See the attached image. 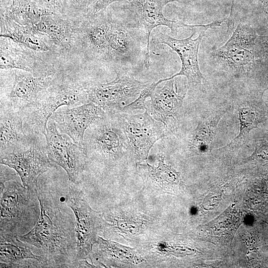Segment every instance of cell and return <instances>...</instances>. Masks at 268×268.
<instances>
[{"label":"cell","instance_id":"1","mask_svg":"<svg viewBox=\"0 0 268 268\" xmlns=\"http://www.w3.org/2000/svg\"><path fill=\"white\" fill-rule=\"evenodd\" d=\"M40 214L35 226L17 237L35 247L44 259V268H76L75 219L62 200V194L41 177L36 185Z\"/></svg>","mask_w":268,"mask_h":268},{"label":"cell","instance_id":"2","mask_svg":"<svg viewBox=\"0 0 268 268\" xmlns=\"http://www.w3.org/2000/svg\"><path fill=\"white\" fill-rule=\"evenodd\" d=\"M89 101L84 83L57 68L54 79L44 93L34 103L19 111L24 133L29 136L44 137L48 121L58 109L63 106L72 107Z\"/></svg>","mask_w":268,"mask_h":268},{"label":"cell","instance_id":"3","mask_svg":"<svg viewBox=\"0 0 268 268\" xmlns=\"http://www.w3.org/2000/svg\"><path fill=\"white\" fill-rule=\"evenodd\" d=\"M0 235L18 237L29 232L40 214L36 190L14 179L1 184Z\"/></svg>","mask_w":268,"mask_h":268},{"label":"cell","instance_id":"4","mask_svg":"<svg viewBox=\"0 0 268 268\" xmlns=\"http://www.w3.org/2000/svg\"><path fill=\"white\" fill-rule=\"evenodd\" d=\"M256 31L246 23H240L222 46L209 53L212 65L237 78L250 77L256 68Z\"/></svg>","mask_w":268,"mask_h":268},{"label":"cell","instance_id":"5","mask_svg":"<svg viewBox=\"0 0 268 268\" xmlns=\"http://www.w3.org/2000/svg\"><path fill=\"white\" fill-rule=\"evenodd\" d=\"M174 1L181 2L179 0H130L122 5L121 9L128 14L125 21L132 28L141 29L144 32L146 51L143 62L147 69L151 66L149 54L150 37L152 31L156 27L167 26L170 29L171 33L176 35L181 28H211L219 25L217 21L205 24L189 25L179 20L167 18L163 14L164 7L168 3Z\"/></svg>","mask_w":268,"mask_h":268},{"label":"cell","instance_id":"6","mask_svg":"<svg viewBox=\"0 0 268 268\" xmlns=\"http://www.w3.org/2000/svg\"><path fill=\"white\" fill-rule=\"evenodd\" d=\"M112 19L106 11L72 19V47L69 54L76 55L89 62L106 64Z\"/></svg>","mask_w":268,"mask_h":268},{"label":"cell","instance_id":"7","mask_svg":"<svg viewBox=\"0 0 268 268\" xmlns=\"http://www.w3.org/2000/svg\"><path fill=\"white\" fill-rule=\"evenodd\" d=\"M57 71L37 75L18 69H0V107L19 112L31 105L49 86Z\"/></svg>","mask_w":268,"mask_h":268},{"label":"cell","instance_id":"8","mask_svg":"<svg viewBox=\"0 0 268 268\" xmlns=\"http://www.w3.org/2000/svg\"><path fill=\"white\" fill-rule=\"evenodd\" d=\"M122 113V112H121ZM117 113V121L125 136L128 150L137 164L146 160L150 149L166 136L168 130L145 110L137 114Z\"/></svg>","mask_w":268,"mask_h":268},{"label":"cell","instance_id":"9","mask_svg":"<svg viewBox=\"0 0 268 268\" xmlns=\"http://www.w3.org/2000/svg\"><path fill=\"white\" fill-rule=\"evenodd\" d=\"M116 73L115 79L109 82L84 83L89 100L107 114L120 112L150 83L135 79L128 71L119 70Z\"/></svg>","mask_w":268,"mask_h":268},{"label":"cell","instance_id":"10","mask_svg":"<svg viewBox=\"0 0 268 268\" xmlns=\"http://www.w3.org/2000/svg\"><path fill=\"white\" fill-rule=\"evenodd\" d=\"M113 114H107L88 128L84 136L83 147L87 157L110 164L128 150L123 133Z\"/></svg>","mask_w":268,"mask_h":268},{"label":"cell","instance_id":"11","mask_svg":"<svg viewBox=\"0 0 268 268\" xmlns=\"http://www.w3.org/2000/svg\"><path fill=\"white\" fill-rule=\"evenodd\" d=\"M44 138L33 137L27 144L0 155V164L14 170L30 189H35L41 175L56 165L47 155Z\"/></svg>","mask_w":268,"mask_h":268},{"label":"cell","instance_id":"12","mask_svg":"<svg viewBox=\"0 0 268 268\" xmlns=\"http://www.w3.org/2000/svg\"><path fill=\"white\" fill-rule=\"evenodd\" d=\"M65 201L75 216L77 260L86 259L97 242L102 217L91 208L83 192L73 183L67 188Z\"/></svg>","mask_w":268,"mask_h":268},{"label":"cell","instance_id":"13","mask_svg":"<svg viewBox=\"0 0 268 268\" xmlns=\"http://www.w3.org/2000/svg\"><path fill=\"white\" fill-rule=\"evenodd\" d=\"M45 136L50 161L66 172L71 183L79 185L83 178L87 158L84 147L64 138L52 118L48 121Z\"/></svg>","mask_w":268,"mask_h":268},{"label":"cell","instance_id":"14","mask_svg":"<svg viewBox=\"0 0 268 268\" xmlns=\"http://www.w3.org/2000/svg\"><path fill=\"white\" fill-rule=\"evenodd\" d=\"M207 29L204 28L196 39H193L196 33L194 31L189 37L183 39H176L157 31L153 36V42L169 47L178 54L181 62L180 70L170 77L161 79V82L178 76H184L187 78L189 88L196 90L201 87L206 82L200 69L198 53L201 41Z\"/></svg>","mask_w":268,"mask_h":268},{"label":"cell","instance_id":"15","mask_svg":"<svg viewBox=\"0 0 268 268\" xmlns=\"http://www.w3.org/2000/svg\"><path fill=\"white\" fill-rule=\"evenodd\" d=\"M105 116L106 113L101 108L89 101L80 105L60 107L51 118L61 134L67 135L73 142L83 147L87 129Z\"/></svg>","mask_w":268,"mask_h":268},{"label":"cell","instance_id":"16","mask_svg":"<svg viewBox=\"0 0 268 268\" xmlns=\"http://www.w3.org/2000/svg\"><path fill=\"white\" fill-rule=\"evenodd\" d=\"M0 36L10 38L57 65L65 56L62 49L47 35L39 31L35 26L21 25L0 17Z\"/></svg>","mask_w":268,"mask_h":268},{"label":"cell","instance_id":"17","mask_svg":"<svg viewBox=\"0 0 268 268\" xmlns=\"http://www.w3.org/2000/svg\"><path fill=\"white\" fill-rule=\"evenodd\" d=\"M174 78L166 81L163 87L156 88L150 100L146 102L145 108L153 119L163 123L172 133L180 125L186 94L176 91Z\"/></svg>","mask_w":268,"mask_h":268},{"label":"cell","instance_id":"18","mask_svg":"<svg viewBox=\"0 0 268 268\" xmlns=\"http://www.w3.org/2000/svg\"><path fill=\"white\" fill-rule=\"evenodd\" d=\"M132 28L126 21L112 17L108 38L106 64L115 67L133 65L138 60L141 47L134 34Z\"/></svg>","mask_w":268,"mask_h":268},{"label":"cell","instance_id":"19","mask_svg":"<svg viewBox=\"0 0 268 268\" xmlns=\"http://www.w3.org/2000/svg\"><path fill=\"white\" fill-rule=\"evenodd\" d=\"M0 69H18L39 75L54 72L57 66L10 38L0 36Z\"/></svg>","mask_w":268,"mask_h":268},{"label":"cell","instance_id":"20","mask_svg":"<svg viewBox=\"0 0 268 268\" xmlns=\"http://www.w3.org/2000/svg\"><path fill=\"white\" fill-rule=\"evenodd\" d=\"M0 155L29 143L33 137L26 135L19 112L0 107Z\"/></svg>","mask_w":268,"mask_h":268},{"label":"cell","instance_id":"21","mask_svg":"<svg viewBox=\"0 0 268 268\" xmlns=\"http://www.w3.org/2000/svg\"><path fill=\"white\" fill-rule=\"evenodd\" d=\"M158 165L152 166L146 162L137 164V174L143 182L144 187L162 193L170 187L180 183L179 173L164 163V158L160 155Z\"/></svg>","mask_w":268,"mask_h":268},{"label":"cell","instance_id":"22","mask_svg":"<svg viewBox=\"0 0 268 268\" xmlns=\"http://www.w3.org/2000/svg\"><path fill=\"white\" fill-rule=\"evenodd\" d=\"M239 132L224 147H233L245 143L251 131L259 129V125L267 120V111L261 101L249 100L238 105Z\"/></svg>","mask_w":268,"mask_h":268},{"label":"cell","instance_id":"23","mask_svg":"<svg viewBox=\"0 0 268 268\" xmlns=\"http://www.w3.org/2000/svg\"><path fill=\"white\" fill-rule=\"evenodd\" d=\"M40 32L48 36L63 51L69 55L72 47L73 19L62 14L44 16L35 25Z\"/></svg>","mask_w":268,"mask_h":268},{"label":"cell","instance_id":"24","mask_svg":"<svg viewBox=\"0 0 268 268\" xmlns=\"http://www.w3.org/2000/svg\"><path fill=\"white\" fill-rule=\"evenodd\" d=\"M228 109L216 110L199 121L189 142L190 150L196 154L210 153L213 149L218 125Z\"/></svg>","mask_w":268,"mask_h":268},{"label":"cell","instance_id":"25","mask_svg":"<svg viewBox=\"0 0 268 268\" xmlns=\"http://www.w3.org/2000/svg\"><path fill=\"white\" fill-rule=\"evenodd\" d=\"M0 267L10 268L26 259L38 261L44 268L43 258L34 253L35 247L20 240L17 237L0 235Z\"/></svg>","mask_w":268,"mask_h":268},{"label":"cell","instance_id":"26","mask_svg":"<svg viewBox=\"0 0 268 268\" xmlns=\"http://www.w3.org/2000/svg\"><path fill=\"white\" fill-rule=\"evenodd\" d=\"M0 17L9 18L21 25L34 26L44 16L56 14L29 0H12L0 9Z\"/></svg>","mask_w":268,"mask_h":268},{"label":"cell","instance_id":"27","mask_svg":"<svg viewBox=\"0 0 268 268\" xmlns=\"http://www.w3.org/2000/svg\"><path fill=\"white\" fill-rule=\"evenodd\" d=\"M93 0H63L64 15L71 19L87 13Z\"/></svg>","mask_w":268,"mask_h":268},{"label":"cell","instance_id":"28","mask_svg":"<svg viewBox=\"0 0 268 268\" xmlns=\"http://www.w3.org/2000/svg\"><path fill=\"white\" fill-rule=\"evenodd\" d=\"M161 83L159 79L156 82L150 83L142 89L137 98L133 102L125 106L120 112L131 113L135 110L145 109L146 99L148 97H150L157 86Z\"/></svg>","mask_w":268,"mask_h":268},{"label":"cell","instance_id":"29","mask_svg":"<svg viewBox=\"0 0 268 268\" xmlns=\"http://www.w3.org/2000/svg\"><path fill=\"white\" fill-rule=\"evenodd\" d=\"M248 159L259 161H268V134L257 139L253 152Z\"/></svg>","mask_w":268,"mask_h":268},{"label":"cell","instance_id":"30","mask_svg":"<svg viewBox=\"0 0 268 268\" xmlns=\"http://www.w3.org/2000/svg\"><path fill=\"white\" fill-rule=\"evenodd\" d=\"M255 57L260 60L268 61V35L257 36L255 40Z\"/></svg>","mask_w":268,"mask_h":268},{"label":"cell","instance_id":"31","mask_svg":"<svg viewBox=\"0 0 268 268\" xmlns=\"http://www.w3.org/2000/svg\"><path fill=\"white\" fill-rule=\"evenodd\" d=\"M29 0L53 11L56 14L64 15V5L63 0Z\"/></svg>","mask_w":268,"mask_h":268},{"label":"cell","instance_id":"32","mask_svg":"<svg viewBox=\"0 0 268 268\" xmlns=\"http://www.w3.org/2000/svg\"><path fill=\"white\" fill-rule=\"evenodd\" d=\"M130 0H93L87 13L96 14L106 11L107 7L114 2H127Z\"/></svg>","mask_w":268,"mask_h":268},{"label":"cell","instance_id":"33","mask_svg":"<svg viewBox=\"0 0 268 268\" xmlns=\"http://www.w3.org/2000/svg\"><path fill=\"white\" fill-rule=\"evenodd\" d=\"M259 1L268 20V0H259Z\"/></svg>","mask_w":268,"mask_h":268},{"label":"cell","instance_id":"34","mask_svg":"<svg viewBox=\"0 0 268 268\" xmlns=\"http://www.w3.org/2000/svg\"><path fill=\"white\" fill-rule=\"evenodd\" d=\"M12 0H0V9H2L9 6Z\"/></svg>","mask_w":268,"mask_h":268},{"label":"cell","instance_id":"35","mask_svg":"<svg viewBox=\"0 0 268 268\" xmlns=\"http://www.w3.org/2000/svg\"><path fill=\"white\" fill-rule=\"evenodd\" d=\"M266 89H268V79L266 80Z\"/></svg>","mask_w":268,"mask_h":268},{"label":"cell","instance_id":"36","mask_svg":"<svg viewBox=\"0 0 268 268\" xmlns=\"http://www.w3.org/2000/svg\"><path fill=\"white\" fill-rule=\"evenodd\" d=\"M181 2L183 1H185L186 0H179Z\"/></svg>","mask_w":268,"mask_h":268}]
</instances>
